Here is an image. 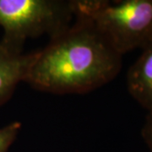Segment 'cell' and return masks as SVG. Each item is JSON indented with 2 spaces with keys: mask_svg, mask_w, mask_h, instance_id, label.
I'll return each mask as SVG.
<instances>
[{
  "mask_svg": "<svg viewBox=\"0 0 152 152\" xmlns=\"http://www.w3.org/2000/svg\"><path fill=\"white\" fill-rule=\"evenodd\" d=\"M75 21L33 58L24 82L43 92L84 94L112 81L122 68V56L86 16Z\"/></svg>",
  "mask_w": 152,
  "mask_h": 152,
  "instance_id": "1",
  "label": "cell"
},
{
  "mask_svg": "<svg viewBox=\"0 0 152 152\" xmlns=\"http://www.w3.org/2000/svg\"><path fill=\"white\" fill-rule=\"evenodd\" d=\"M121 55L152 42V0H72Z\"/></svg>",
  "mask_w": 152,
  "mask_h": 152,
  "instance_id": "2",
  "label": "cell"
},
{
  "mask_svg": "<svg viewBox=\"0 0 152 152\" xmlns=\"http://www.w3.org/2000/svg\"><path fill=\"white\" fill-rule=\"evenodd\" d=\"M75 18L72 0H0V44L22 54L26 41L63 32Z\"/></svg>",
  "mask_w": 152,
  "mask_h": 152,
  "instance_id": "3",
  "label": "cell"
},
{
  "mask_svg": "<svg viewBox=\"0 0 152 152\" xmlns=\"http://www.w3.org/2000/svg\"><path fill=\"white\" fill-rule=\"evenodd\" d=\"M33 58L31 53H14L0 44V106L7 102L19 83L24 82Z\"/></svg>",
  "mask_w": 152,
  "mask_h": 152,
  "instance_id": "4",
  "label": "cell"
},
{
  "mask_svg": "<svg viewBox=\"0 0 152 152\" xmlns=\"http://www.w3.org/2000/svg\"><path fill=\"white\" fill-rule=\"evenodd\" d=\"M129 92L147 111L152 110V42L143 48L141 55L127 75Z\"/></svg>",
  "mask_w": 152,
  "mask_h": 152,
  "instance_id": "5",
  "label": "cell"
},
{
  "mask_svg": "<svg viewBox=\"0 0 152 152\" xmlns=\"http://www.w3.org/2000/svg\"><path fill=\"white\" fill-rule=\"evenodd\" d=\"M21 123L15 121L0 129V152H7L21 129Z\"/></svg>",
  "mask_w": 152,
  "mask_h": 152,
  "instance_id": "6",
  "label": "cell"
},
{
  "mask_svg": "<svg viewBox=\"0 0 152 152\" xmlns=\"http://www.w3.org/2000/svg\"><path fill=\"white\" fill-rule=\"evenodd\" d=\"M141 134L150 152H152V110L149 111L147 113L145 123L143 126Z\"/></svg>",
  "mask_w": 152,
  "mask_h": 152,
  "instance_id": "7",
  "label": "cell"
}]
</instances>
